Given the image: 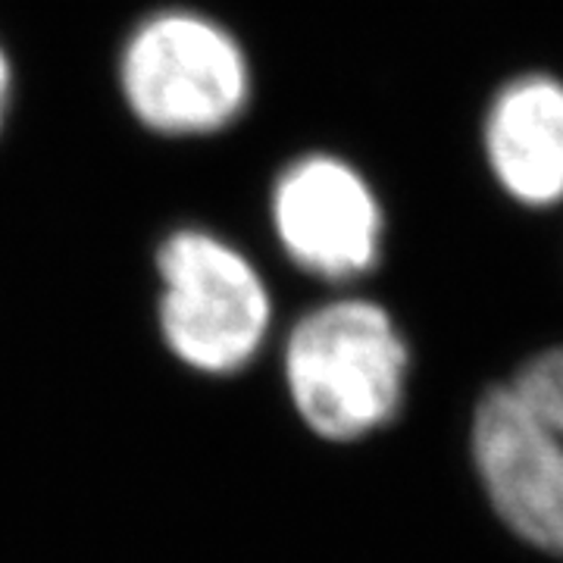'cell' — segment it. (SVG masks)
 I'll return each mask as SVG.
<instances>
[{"label": "cell", "mask_w": 563, "mask_h": 563, "mask_svg": "<svg viewBox=\"0 0 563 563\" xmlns=\"http://www.w3.org/2000/svg\"><path fill=\"white\" fill-rule=\"evenodd\" d=\"M161 329L191 369L229 376L261 351L269 332V295L251 261L220 239L181 229L157 254Z\"/></svg>", "instance_id": "4"}, {"label": "cell", "mask_w": 563, "mask_h": 563, "mask_svg": "<svg viewBox=\"0 0 563 563\" xmlns=\"http://www.w3.org/2000/svg\"><path fill=\"white\" fill-rule=\"evenodd\" d=\"M483 161L507 201L563 203V76L529 69L498 85L479 129Z\"/></svg>", "instance_id": "6"}, {"label": "cell", "mask_w": 563, "mask_h": 563, "mask_svg": "<svg viewBox=\"0 0 563 563\" xmlns=\"http://www.w3.org/2000/svg\"><path fill=\"white\" fill-rule=\"evenodd\" d=\"M273 220L288 257L320 279H357L383 254V203L361 169L332 154H310L282 173Z\"/></svg>", "instance_id": "5"}, {"label": "cell", "mask_w": 563, "mask_h": 563, "mask_svg": "<svg viewBox=\"0 0 563 563\" xmlns=\"http://www.w3.org/2000/svg\"><path fill=\"white\" fill-rule=\"evenodd\" d=\"M122 91L132 113L163 135H207L235 120L251 95L244 51L198 13L141 22L122 54Z\"/></svg>", "instance_id": "3"}, {"label": "cell", "mask_w": 563, "mask_h": 563, "mask_svg": "<svg viewBox=\"0 0 563 563\" xmlns=\"http://www.w3.org/2000/svg\"><path fill=\"white\" fill-rule=\"evenodd\" d=\"M473 457L504 523L563 558V347L529 357L485 395Z\"/></svg>", "instance_id": "2"}, {"label": "cell", "mask_w": 563, "mask_h": 563, "mask_svg": "<svg viewBox=\"0 0 563 563\" xmlns=\"http://www.w3.org/2000/svg\"><path fill=\"white\" fill-rule=\"evenodd\" d=\"M407 363V342L388 310L363 298L310 310L285 344L291 401L329 442H354L395 420Z\"/></svg>", "instance_id": "1"}, {"label": "cell", "mask_w": 563, "mask_h": 563, "mask_svg": "<svg viewBox=\"0 0 563 563\" xmlns=\"http://www.w3.org/2000/svg\"><path fill=\"white\" fill-rule=\"evenodd\" d=\"M7 98H10V63H7V54L0 51V122H3Z\"/></svg>", "instance_id": "7"}]
</instances>
